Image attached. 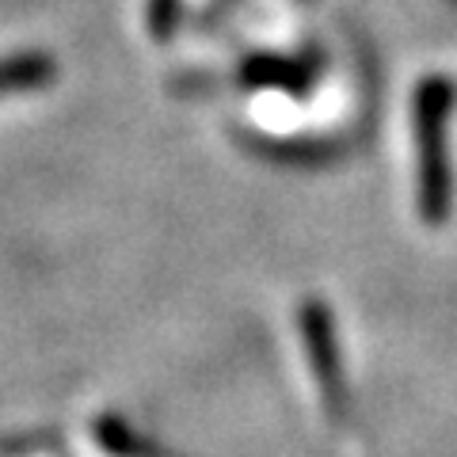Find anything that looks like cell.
<instances>
[{
	"label": "cell",
	"instance_id": "6da1fadb",
	"mask_svg": "<svg viewBox=\"0 0 457 457\" xmlns=\"http://www.w3.org/2000/svg\"><path fill=\"white\" fill-rule=\"evenodd\" d=\"M450 96L446 84H427L420 99V134H423V206L438 221L446 213V168H442V111Z\"/></svg>",
	"mask_w": 457,
	"mask_h": 457
}]
</instances>
